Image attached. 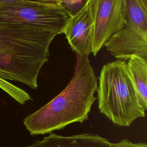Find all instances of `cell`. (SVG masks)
Segmentation results:
<instances>
[{
    "instance_id": "obj_1",
    "label": "cell",
    "mask_w": 147,
    "mask_h": 147,
    "mask_svg": "<svg viewBox=\"0 0 147 147\" xmlns=\"http://www.w3.org/2000/svg\"><path fill=\"white\" fill-rule=\"evenodd\" d=\"M57 32L21 23L0 21V88L21 105L31 100L24 90L9 82L38 87L37 77L49 56Z\"/></svg>"
},
{
    "instance_id": "obj_2",
    "label": "cell",
    "mask_w": 147,
    "mask_h": 147,
    "mask_svg": "<svg viewBox=\"0 0 147 147\" xmlns=\"http://www.w3.org/2000/svg\"><path fill=\"white\" fill-rule=\"evenodd\" d=\"M74 74L65 88L53 99L26 116L24 124L30 135H42L64 129L68 125L82 123L88 119L97 98L95 76L88 57L76 54Z\"/></svg>"
},
{
    "instance_id": "obj_3",
    "label": "cell",
    "mask_w": 147,
    "mask_h": 147,
    "mask_svg": "<svg viewBox=\"0 0 147 147\" xmlns=\"http://www.w3.org/2000/svg\"><path fill=\"white\" fill-rule=\"evenodd\" d=\"M96 91L100 113L114 124L128 127L137 118L145 117L124 60L102 67Z\"/></svg>"
},
{
    "instance_id": "obj_4",
    "label": "cell",
    "mask_w": 147,
    "mask_h": 147,
    "mask_svg": "<svg viewBox=\"0 0 147 147\" xmlns=\"http://www.w3.org/2000/svg\"><path fill=\"white\" fill-rule=\"evenodd\" d=\"M60 4L37 0L0 2V21L21 23L63 33L69 18Z\"/></svg>"
},
{
    "instance_id": "obj_5",
    "label": "cell",
    "mask_w": 147,
    "mask_h": 147,
    "mask_svg": "<svg viewBox=\"0 0 147 147\" xmlns=\"http://www.w3.org/2000/svg\"><path fill=\"white\" fill-rule=\"evenodd\" d=\"M93 21L92 50L94 56L110 37L126 24L124 0H90Z\"/></svg>"
},
{
    "instance_id": "obj_6",
    "label": "cell",
    "mask_w": 147,
    "mask_h": 147,
    "mask_svg": "<svg viewBox=\"0 0 147 147\" xmlns=\"http://www.w3.org/2000/svg\"><path fill=\"white\" fill-rule=\"evenodd\" d=\"M126 22L122 29L110 37L105 46L117 60H125L138 56L147 60V31Z\"/></svg>"
},
{
    "instance_id": "obj_7",
    "label": "cell",
    "mask_w": 147,
    "mask_h": 147,
    "mask_svg": "<svg viewBox=\"0 0 147 147\" xmlns=\"http://www.w3.org/2000/svg\"><path fill=\"white\" fill-rule=\"evenodd\" d=\"M93 21L90 2L79 12L70 17L63 33L76 54L88 57L92 50Z\"/></svg>"
},
{
    "instance_id": "obj_8",
    "label": "cell",
    "mask_w": 147,
    "mask_h": 147,
    "mask_svg": "<svg viewBox=\"0 0 147 147\" xmlns=\"http://www.w3.org/2000/svg\"><path fill=\"white\" fill-rule=\"evenodd\" d=\"M107 139L98 134L83 133L63 136L53 132L25 147H111Z\"/></svg>"
},
{
    "instance_id": "obj_9",
    "label": "cell",
    "mask_w": 147,
    "mask_h": 147,
    "mask_svg": "<svg viewBox=\"0 0 147 147\" xmlns=\"http://www.w3.org/2000/svg\"><path fill=\"white\" fill-rule=\"evenodd\" d=\"M126 63L139 103L145 111L147 109V60L133 56Z\"/></svg>"
},
{
    "instance_id": "obj_10",
    "label": "cell",
    "mask_w": 147,
    "mask_h": 147,
    "mask_svg": "<svg viewBox=\"0 0 147 147\" xmlns=\"http://www.w3.org/2000/svg\"><path fill=\"white\" fill-rule=\"evenodd\" d=\"M90 0H60V5L65 12L72 17L79 12Z\"/></svg>"
},
{
    "instance_id": "obj_11",
    "label": "cell",
    "mask_w": 147,
    "mask_h": 147,
    "mask_svg": "<svg viewBox=\"0 0 147 147\" xmlns=\"http://www.w3.org/2000/svg\"><path fill=\"white\" fill-rule=\"evenodd\" d=\"M111 147H147L145 142H133L127 139H123L115 143H111Z\"/></svg>"
},
{
    "instance_id": "obj_12",
    "label": "cell",
    "mask_w": 147,
    "mask_h": 147,
    "mask_svg": "<svg viewBox=\"0 0 147 147\" xmlns=\"http://www.w3.org/2000/svg\"><path fill=\"white\" fill-rule=\"evenodd\" d=\"M14 1V0H0V2H4V1ZM40 1H43V2H53V3H57L60 4V0H37Z\"/></svg>"
},
{
    "instance_id": "obj_13",
    "label": "cell",
    "mask_w": 147,
    "mask_h": 147,
    "mask_svg": "<svg viewBox=\"0 0 147 147\" xmlns=\"http://www.w3.org/2000/svg\"><path fill=\"white\" fill-rule=\"evenodd\" d=\"M142 1H143V3H144V5L146 7H147V0H142Z\"/></svg>"
},
{
    "instance_id": "obj_14",
    "label": "cell",
    "mask_w": 147,
    "mask_h": 147,
    "mask_svg": "<svg viewBox=\"0 0 147 147\" xmlns=\"http://www.w3.org/2000/svg\"><path fill=\"white\" fill-rule=\"evenodd\" d=\"M139 1H140V2H141V3H142V5H144V6H145L146 8H147V7H146V6L144 5V3H143V1H142V0H139Z\"/></svg>"
}]
</instances>
